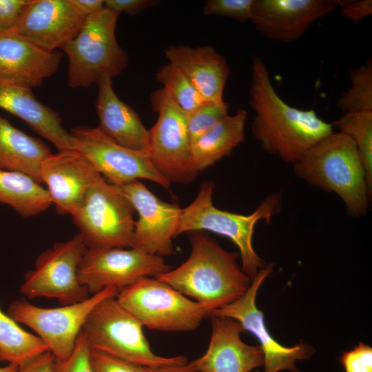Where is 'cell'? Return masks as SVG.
<instances>
[{
    "mask_svg": "<svg viewBox=\"0 0 372 372\" xmlns=\"http://www.w3.org/2000/svg\"><path fill=\"white\" fill-rule=\"evenodd\" d=\"M251 69L249 105L256 113L251 123L253 136L265 152L293 165L331 134L333 126L314 110L298 109L284 101L275 90L262 58L253 56Z\"/></svg>",
    "mask_w": 372,
    "mask_h": 372,
    "instance_id": "6da1fadb",
    "label": "cell"
},
{
    "mask_svg": "<svg viewBox=\"0 0 372 372\" xmlns=\"http://www.w3.org/2000/svg\"><path fill=\"white\" fill-rule=\"evenodd\" d=\"M189 242L188 258L156 278L213 311L246 292L251 279L238 265V252L225 249L201 231L192 232Z\"/></svg>",
    "mask_w": 372,
    "mask_h": 372,
    "instance_id": "7a4b0ae2",
    "label": "cell"
},
{
    "mask_svg": "<svg viewBox=\"0 0 372 372\" xmlns=\"http://www.w3.org/2000/svg\"><path fill=\"white\" fill-rule=\"evenodd\" d=\"M296 176L310 185L336 194L348 215H365L372 192L357 147L350 137L333 132L293 165Z\"/></svg>",
    "mask_w": 372,
    "mask_h": 372,
    "instance_id": "3957f363",
    "label": "cell"
},
{
    "mask_svg": "<svg viewBox=\"0 0 372 372\" xmlns=\"http://www.w3.org/2000/svg\"><path fill=\"white\" fill-rule=\"evenodd\" d=\"M214 189L212 180L201 184L195 199L182 209L177 236L185 232L209 231L228 238L238 248L241 268L252 280L266 265L254 249L255 227L260 220L270 223L272 216L280 212L282 195L278 192L267 196L252 213L244 215L214 206Z\"/></svg>",
    "mask_w": 372,
    "mask_h": 372,
    "instance_id": "277c9868",
    "label": "cell"
},
{
    "mask_svg": "<svg viewBox=\"0 0 372 372\" xmlns=\"http://www.w3.org/2000/svg\"><path fill=\"white\" fill-rule=\"evenodd\" d=\"M143 326L117 300L109 296L91 311L83 327L91 349L149 368L185 364L183 355L163 357L151 349Z\"/></svg>",
    "mask_w": 372,
    "mask_h": 372,
    "instance_id": "5b68a950",
    "label": "cell"
},
{
    "mask_svg": "<svg viewBox=\"0 0 372 372\" xmlns=\"http://www.w3.org/2000/svg\"><path fill=\"white\" fill-rule=\"evenodd\" d=\"M118 16L104 7L87 17L76 37L61 48L68 61L70 87L97 84L103 76L112 79L127 68L129 56L116 38Z\"/></svg>",
    "mask_w": 372,
    "mask_h": 372,
    "instance_id": "8992f818",
    "label": "cell"
},
{
    "mask_svg": "<svg viewBox=\"0 0 372 372\" xmlns=\"http://www.w3.org/2000/svg\"><path fill=\"white\" fill-rule=\"evenodd\" d=\"M134 212L122 188L100 175L72 217L87 248H132Z\"/></svg>",
    "mask_w": 372,
    "mask_h": 372,
    "instance_id": "52a82bcc",
    "label": "cell"
},
{
    "mask_svg": "<svg viewBox=\"0 0 372 372\" xmlns=\"http://www.w3.org/2000/svg\"><path fill=\"white\" fill-rule=\"evenodd\" d=\"M116 298L143 327L156 331L194 330L213 311L153 277L124 288Z\"/></svg>",
    "mask_w": 372,
    "mask_h": 372,
    "instance_id": "ba28073f",
    "label": "cell"
},
{
    "mask_svg": "<svg viewBox=\"0 0 372 372\" xmlns=\"http://www.w3.org/2000/svg\"><path fill=\"white\" fill-rule=\"evenodd\" d=\"M151 103L158 118L149 130L147 155L170 183H191L198 172L192 162L187 115L163 87L152 92Z\"/></svg>",
    "mask_w": 372,
    "mask_h": 372,
    "instance_id": "9c48e42d",
    "label": "cell"
},
{
    "mask_svg": "<svg viewBox=\"0 0 372 372\" xmlns=\"http://www.w3.org/2000/svg\"><path fill=\"white\" fill-rule=\"evenodd\" d=\"M118 291L109 287L82 302L52 308L38 307L25 299L16 300L10 304L8 315L32 329L56 360H64L72 353L93 308L104 298L116 296Z\"/></svg>",
    "mask_w": 372,
    "mask_h": 372,
    "instance_id": "30bf717a",
    "label": "cell"
},
{
    "mask_svg": "<svg viewBox=\"0 0 372 372\" xmlns=\"http://www.w3.org/2000/svg\"><path fill=\"white\" fill-rule=\"evenodd\" d=\"M87 249L78 234L57 242L37 258L33 269L24 275L20 293L30 299L50 298L63 305L82 302L90 296L78 278V269Z\"/></svg>",
    "mask_w": 372,
    "mask_h": 372,
    "instance_id": "8fae6325",
    "label": "cell"
},
{
    "mask_svg": "<svg viewBox=\"0 0 372 372\" xmlns=\"http://www.w3.org/2000/svg\"><path fill=\"white\" fill-rule=\"evenodd\" d=\"M164 257L136 248H87L78 269L80 283L92 295L109 287L119 291L139 280L170 270Z\"/></svg>",
    "mask_w": 372,
    "mask_h": 372,
    "instance_id": "7c38bea8",
    "label": "cell"
},
{
    "mask_svg": "<svg viewBox=\"0 0 372 372\" xmlns=\"http://www.w3.org/2000/svg\"><path fill=\"white\" fill-rule=\"evenodd\" d=\"M75 149L83 154L110 183L121 186L147 179L168 189L170 183L155 169L149 156L117 144L98 127L77 126L70 131Z\"/></svg>",
    "mask_w": 372,
    "mask_h": 372,
    "instance_id": "4fadbf2b",
    "label": "cell"
},
{
    "mask_svg": "<svg viewBox=\"0 0 372 372\" xmlns=\"http://www.w3.org/2000/svg\"><path fill=\"white\" fill-rule=\"evenodd\" d=\"M274 264L267 263L251 280L246 292L234 302L212 311L211 316L225 317L238 322L245 331L258 340L264 355V372L289 370L298 372L296 360L309 358L314 349L307 344L285 347L276 340L269 332L263 312L256 306V296L265 278L273 271ZM210 316V317H211Z\"/></svg>",
    "mask_w": 372,
    "mask_h": 372,
    "instance_id": "5bb4252c",
    "label": "cell"
},
{
    "mask_svg": "<svg viewBox=\"0 0 372 372\" xmlns=\"http://www.w3.org/2000/svg\"><path fill=\"white\" fill-rule=\"evenodd\" d=\"M120 187L138 214L133 248L162 257L172 255V240L177 236L183 209L162 200L139 180Z\"/></svg>",
    "mask_w": 372,
    "mask_h": 372,
    "instance_id": "9a60e30c",
    "label": "cell"
},
{
    "mask_svg": "<svg viewBox=\"0 0 372 372\" xmlns=\"http://www.w3.org/2000/svg\"><path fill=\"white\" fill-rule=\"evenodd\" d=\"M86 17L70 0H28L14 29L39 48L52 52L76 37Z\"/></svg>",
    "mask_w": 372,
    "mask_h": 372,
    "instance_id": "2e32d148",
    "label": "cell"
},
{
    "mask_svg": "<svg viewBox=\"0 0 372 372\" xmlns=\"http://www.w3.org/2000/svg\"><path fill=\"white\" fill-rule=\"evenodd\" d=\"M40 178L56 210L74 216L82 205L87 189L101 174L92 163L75 149L50 153L41 163Z\"/></svg>",
    "mask_w": 372,
    "mask_h": 372,
    "instance_id": "e0dca14e",
    "label": "cell"
},
{
    "mask_svg": "<svg viewBox=\"0 0 372 372\" xmlns=\"http://www.w3.org/2000/svg\"><path fill=\"white\" fill-rule=\"evenodd\" d=\"M337 6L336 0H254L251 21L267 38L292 42Z\"/></svg>",
    "mask_w": 372,
    "mask_h": 372,
    "instance_id": "ac0fdd59",
    "label": "cell"
},
{
    "mask_svg": "<svg viewBox=\"0 0 372 372\" xmlns=\"http://www.w3.org/2000/svg\"><path fill=\"white\" fill-rule=\"evenodd\" d=\"M211 333L205 353L190 364L198 372H251L264 364L260 346L240 338L245 331L235 320L211 316Z\"/></svg>",
    "mask_w": 372,
    "mask_h": 372,
    "instance_id": "d6986e66",
    "label": "cell"
},
{
    "mask_svg": "<svg viewBox=\"0 0 372 372\" xmlns=\"http://www.w3.org/2000/svg\"><path fill=\"white\" fill-rule=\"evenodd\" d=\"M62 57L61 52L39 48L14 28L0 33V81L39 86L57 72Z\"/></svg>",
    "mask_w": 372,
    "mask_h": 372,
    "instance_id": "ffe728a7",
    "label": "cell"
},
{
    "mask_svg": "<svg viewBox=\"0 0 372 372\" xmlns=\"http://www.w3.org/2000/svg\"><path fill=\"white\" fill-rule=\"evenodd\" d=\"M168 63L181 71L205 101L223 102L229 68L210 45H170L164 50Z\"/></svg>",
    "mask_w": 372,
    "mask_h": 372,
    "instance_id": "44dd1931",
    "label": "cell"
},
{
    "mask_svg": "<svg viewBox=\"0 0 372 372\" xmlns=\"http://www.w3.org/2000/svg\"><path fill=\"white\" fill-rule=\"evenodd\" d=\"M0 108L23 120L58 150H76L74 140L63 127L60 114L40 102L30 87L0 81Z\"/></svg>",
    "mask_w": 372,
    "mask_h": 372,
    "instance_id": "7402d4cb",
    "label": "cell"
},
{
    "mask_svg": "<svg viewBox=\"0 0 372 372\" xmlns=\"http://www.w3.org/2000/svg\"><path fill=\"white\" fill-rule=\"evenodd\" d=\"M112 79L103 76L96 84L99 92L95 108L99 118L97 127L121 146L147 154L149 130L136 112L116 95Z\"/></svg>",
    "mask_w": 372,
    "mask_h": 372,
    "instance_id": "603a6c76",
    "label": "cell"
},
{
    "mask_svg": "<svg viewBox=\"0 0 372 372\" xmlns=\"http://www.w3.org/2000/svg\"><path fill=\"white\" fill-rule=\"evenodd\" d=\"M50 153L39 138L24 133L0 115V169L25 174L41 184L40 167Z\"/></svg>",
    "mask_w": 372,
    "mask_h": 372,
    "instance_id": "cb8c5ba5",
    "label": "cell"
},
{
    "mask_svg": "<svg viewBox=\"0 0 372 372\" xmlns=\"http://www.w3.org/2000/svg\"><path fill=\"white\" fill-rule=\"evenodd\" d=\"M247 115L246 110L238 109L191 143L192 162L198 173L229 156L245 141Z\"/></svg>",
    "mask_w": 372,
    "mask_h": 372,
    "instance_id": "d4e9b609",
    "label": "cell"
},
{
    "mask_svg": "<svg viewBox=\"0 0 372 372\" xmlns=\"http://www.w3.org/2000/svg\"><path fill=\"white\" fill-rule=\"evenodd\" d=\"M0 203L11 206L23 217L35 216L52 204L49 194L30 176L0 169Z\"/></svg>",
    "mask_w": 372,
    "mask_h": 372,
    "instance_id": "484cf974",
    "label": "cell"
},
{
    "mask_svg": "<svg viewBox=\"0 0 372 372\" xmlns=\"http://www.w3.org/2000/svg\"><path fill=\"white\" fill-rule=\"evenodd\" d=\"M46 351L39 336L24 330L0 307V362L20 366Z\"/></svg>",
    "mask_w": 372,
    "mask_h": 372,
    "instance_id": "4316f807",
    "label": "cell"
},
{
    "mask_svg": "<svg viewBox=\"0 0 372 372\" xmlns=\"http://www.w3.org/2000/svg\"><path fill=\"white\" fill-rule=\"evenodd\" d=\"M332 125L355 143L372 192V112L344 114Z\"/></svg>",
    "mask_w": 372,
    "mask_h": 372,
    "instance_id": "83f0119b",
    "label": "cell"
},
{
    "mask_svg": "<svg viewBox=\"0 0 372 372\" xmlns=\"http://www.w3.org/2000/svg\"><path fill=\"white\" fill-rule=\"evenodd\" d=\"M351 87L337 101L344 114L372 112V60L350 71Z\"/></svg>",
    "mask_w": 372,
    "mask_h": 372,
    "instance_id": "f1b7e54d",
    "label": "cell"
},
{
    "mask_svg": "<svg viewBox=\"0 0 372 372\" xmlns=\"http://www.w3.org/2000/svg\"><path fill=\"white\" fill-rule=\"evenodd\" d=\"M156 78L186 115L205 101L186 76L169 63L159 68Z\"/></svg>",
    "mask_w": 372,
    "mask_h": 372,
    "instance_id": "f546056e",
    "label": "cell"
},
{
    "mask_svg": "<svg viewBox=\"0 0 372 372\" xmlns=\"http://www.w3.org/2000/svg\"><path fill=\"white\" fill-rule=\"evenodd\" d=\"M229 106L225 101H204L194 112L187 115V130L191 143L228 115Z\"/></svg>",
    "mask_w": 372,
    "mask_h": 372,
    "instance_id": "4dcf8cb0",
    "label": "cell"
},
{
    "mask_svg": "<svg viewBox=\"0 0 372 372\" xmlns=\"http://www.w3.org/2000/svg\"><path fill=\"white\" fill-rule=\"evenodd\" d=\"M254 0H207L203 7L205 15L227 17L242 22L250 21Z\"/></svg>",
    "mask_w": 372,
    "mask_h": 372,
    "instance_id": "1f68e13d",
    "label": "cell"
},
{
    "mask_svg": "<svg viewBox=\"0 0 372 372\" xmlns=\"http://www.w3.org/2000/svg\"><path fill=\"white\" fill-rule=\"evenodd\" d=\"M89 359L92 372H155L156 369L134 364L91 349Z\"/></svg>",
    "mask_w": 372,
    "mask_h": 372,
    "instance_id": "d6a6232c",
    "label": "cell"
},
{
    "mask_svg": "<svg viewBox=\"0 0 372 372\" xmlns=\"http://www.w3.org/2000/svg\"><path fill=\"white\" fill-rule=\"evenodd\" d=\"M90 348L83 331L79 335L74 350L64 360L54 362V372H92L90 363Z\"/></svg>",
    "mask_w": 372,
    "mask_h": 372,
    "instance_id": "836d02e7",
    "label": "cell"
},
{
    "mask_svg": "<svg viewBox=\"0 0 372 372\" xmlns=\"http://www.w3.org/2000/svg\"><path fill=\"white\" fill-rule=\"evenodd\" d=\"M339 361L344 372H372V348L362 342L344 351Z\"/></svg>",
    "mask_w": 372,
    "mask_h": 372,
    "instance_id": "e575fe53",
    "label": "cell"
},
{
    "mask_svg": "<svg viewBox=\"0 0 372 372\" xmlns=\"http://www.w3.org/2000/svg\"><path fill=\"white\" fill-rule=\"evenodd\" d=\"M28 0H0V33L14 28Z\"/></svg>",
    "mask_w": 372,
    "mask_h": 372,
    "instance_id": "d590c367",
    "label": "cell"
},
{
    "mask_svg": "<svg viewBox=\"0 0 372 372\" xmlns=\"http://www.w3.org/2000/svg\"><path fill=\"white\" fill-rule=\"evenodd\" d=\"M337 6L341 7L342 15L354 24L372 14L371 0H336Z\"/></svg>",
    "mask_w": 372,
    "mask_h": 372,
    "instance_id": "8d00e7d4",
    "label": "cell"
},
{
    "mask_svg": "<svg viewBox=\"0 0 372 372\" xmlns=\"http://www.w3.org/2000/svg\"><path fill=\"white\" fill-rule=\"evenodd\" d=\"M158 3L155 0H105L104 7L120 14L136 15Z\"/></svg>",
    "mask_w": 372,
    "mask_h": 372,
    "instance_id": "74e56055",
    "label": "cell"
},
{
    "mask_svg": "<svg viewBox=\"0 0 372 372\" xmlns=\"http://www.w3.org/2000/svg\"><path fill=\"white\" fill-rule=\"evenodd\" d=\"M55 358L46 351L19 366V372H54Z\"/></svg>",
    "mask_w": 372,
    "mask_h": 372,
    "instance_id": "f35d334b",
    "label": "cell"
},
{
    "mask_svg": "<svg viewBox=\"0 0 372 372\" xmlns=\"http://www.w3.org/2000/svg\"><path fill=\"white\" fill-rule=\"evenodd\" d=\"M72 3L85 17L94 14L104 8V0H70Z\"/></svg>",
    "mask_w": 372,
    "mask_h": 372,
    "instance_id": "ab89813d",
    "label": "cell"
},
{
    "mask_svg": "<svg viewBox=\"0 0 372 372\" xmlns=\"http://www.w3.org/2000/svg\"><path fill=\"white\" fill-rule=\"evenodd\" d=\"M155 372H198V371L192 366L190 362H187L183 364L156 368Z\"/></svg>",
    "mask_w": 372,
    "mask_h": 372,
    "instance_id": "60d3db41",
    "label": "cell"
},
{
    "mask_svg": "<svg viewBox=\"0 0 372 372\" xmlns=\"http://www.w3.org/2000/svg\"><path fill=\"white\" fill-rule=\"evenodd\" d=\"M0 372H19V366L9 364L6 366L0 367Z\"/></svg>",
    "mask_w": 372,
    "mask_h": 372,
    "instance_id": "b9f144b4",
    "label": "cell"
}]
</instances>
